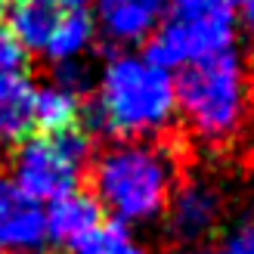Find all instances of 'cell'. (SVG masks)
I'll return each instance as SVG.
<instances>
[{"label":"cell","instance_id":"obj_1","mask_svg":"<svg viewBox=\"0 0 254 254\" xmlns=\"http://www.w3.org/2000/svg\"><path fill=\"white\" fill-rule=\"evenodd\" d=\"M171 71L149 65L143 56H115L106 65L99 93L81 106V124L118 139H139L161 130L174 115Z\"/></svg>","mask_w":254,"mask_h":254},{"label":"cell","instance_id":"obj_2","mask_svg":"<svg viewBox=\"0 0 254 254\" xmlns=\"http://www.w3.org/2000/svg\"><path fill=\"white\" fill-rule=\"evenodd\" d=\"M174 174L177 158L168 143L124 139L106 149L87 168V180L93 186L90 195L99 201V208H109L115 214L112 220L127 223L149 220L168 208L174 192Z\"/></svg>","mask_w":254,"mask_h":254},{"label":"cell","instance_id":"obj_3","mask_svg":"<svg viewBox=\"0 0 254 254\" xmlns=\"http://www.w3.org/2000/svg\"><path fill=\"white\" fill-rule=\"evenodd\" d=\"M90 133L78 124L59 133H31L12 152V180L34 201H53L74 192L90 168Z\"/></svg>","mask_w":254,"mask_h":254},{"label":"cell","instance_id":"obj_4","mask_svg":"<svg viewBox=\"0 0 254 254\" xmlns=\"http://www.w3.org/2000/svg\"><path fill=\"white\" fill-rule=\"evenodd\" d=\"M174 106L201 136L230 133L242 115V68L233 50L192 62L177 74Z\"/></svg>","mask_w":254,"mask_h":254},{"label":"cell","instance_id":"obj_5","mask_svg":"<svg viewBox=\"0 0 254 254\" xmlns=\"http://www.w3.org/2000/svg\"><path fill=\"white\" fill-rule=\"evenodd\" d=\"M47 242V220L41 201L25 195L9 174L0 171V254L37 251Z\"/></svg>","mask_w":254,"mask_h":254},{"label":"cell","instance_id":"obj_6","mask_svg":"<svg viewBox=\"0 0 254 254\" xmlns=\"http://www.w3.org/2000/svg\"><path fill=\"white\" fill-rule=\"evenodd\" d=\"M34 103L37 87L28 71H0V143L19 146L37 130Z\"/></svg>","mask_w":254,"mask_h":254},{"label":"cell","instance_id":"obj_7","mask_svg":"<svg viewBox=\"0 0 254 254\" xmlns=\"http://www.w3.org/2000/svg\"><path fill=\"white\" fill-rule=\"evenodd\" d=\"M44 220H47V239L74 248L87 233H93L103 223V208L90 195V189H74V192L50 201Z\"/></svg>","mask_w":254,"mask_h":254},{"label":"cell","instance_id":"obj_8","mask_svg":"<svg viewBox=\"0 0 254 254\" xmlns=\"http://www.w3.org/2000/svg\"><path fill=\"white\" fill-rule=\"evenodd\" d=\"M62 6H56L53 0H19L6 9V28L16 37V44L22 50H47L50 37H53L56 25L62 19Z\"/></svg>","mask_w":254,"mask_h":254},{"label":"cell","instance_id":"obj_9","mask_svg":"<svg viewBox=\"0 0 254 254\" xmlns=\"http://www.w3.org/2000/svg\"><path fill=\"white\" fill-rule=\"evenodd\" d=\"M168 0H99V16L115 41H139L158 25Z\"/></svg>","mask_w":254,"mask_h":254},{"label":"cell","instance_id":"obj_10","mask_svg":"<svg viewBox=\"0 0 254 254\" xmlns=\"http://www.w3.org/2000/svg\"><path fill=\"white\" fill-rule=\"evenodd\" d=\"M217 217V198L205 186H183L171 201V230L177 239H195L208 233Z\"/></svg>","mask_w":254,"mask_h":254},{"label":"cell","instance_id":"obj_11","mask_svg":"<svg viewBox=\"0 0 254 254\" xmlns=\"http://www.w3.org/2000/svg\"><path fill=\"white\" fill-rule=\"evenodd\" d=\"M81 106H84L81 96L62 90L56 84L41 87L34 103V127H41V133L71 130V127L81 124Z\"/></svg>","mask_w":254,"mask_h":254},{"label":"cell","instance_id":"obj_12","mask_svg":"<svg viewBox=\"0 0 254 254\" xmlns=\"http://www.w3.org/2000/svg\"><path fill=\"white\" fill-rule=\"evenodd\" d=\"M93 41V16L87 9H65L44 53L53 62H71Z\"/></svg>","mask_w":254,"mask_h":254},{"label":"cell","instance_id":"obj_13","mask_svg":"<svg viewBox=\"0 0 254 254\" xmlns=\"http://www.w3.org/2000/svg\"><path fill=\"white\" fill-rule=\"evenodd\" d=\"M74 254H146V251L130 239L124 223L103 220L93 233H87L74 245Z\"/></svg>","mask_w":254,"mask_h":254},{"label":"cell","instance_id":"obj_14","mask_svg":"<svg viewBox=\"0 0 254 254\" xmlns=\"http://www.w3.org/2000/svg\"><path fill=\"white\" fill-rule=\"evenodd\" d=\"M25 65H28V56L16 44V37L9 34L3 16H0V71H25Z\"/></svg>","mask_w":254,"mask_h":254},{"label":"cell","instance_id":"obj_15","mask_svg":"<svg viewBox=\"0 0 254 254\" xmlns=\"http://www.w3.org/2000/svg\"><path fill=\"white\" fill-rule=\"evenodd\" d=\"M223 254H254V226H245L239 230L230 242H226Z\"/></svg>","mask_w":254,"mask_h":254},{"label":"cell","instance_id":"obj_16","mask_svg":"<svg viewBox=\"0 0 254 254\" xmlns=\"http://www.w3.org/2000/svg\"><path fill=\"white\" fill-rule=\"evenodd\" d=\"M56 6H62V9H87V3L90 0H53Z\"/></svg>","mask_w":254,"mask_h":254},{"label":"cell","instance_id":"obj_17","mask_svg":"<svg viewBox=\"0 0 254 254\" xmlns=\"http://www.w3.org/2000/svg\"><path fill=\"white\" fill-rule=\"evenodd\" d=\"M245 9V22H248V28H251V34H254V0H242V3H239Z\"/></svg>","mask_w":254,"mask_h":254},{"label":"cell","instance_id":"obj_18","mask_svg":"<svg viewBox=\"0 0 254 254\" xmlns=\"http://www.w3.org/2000/svg\"><path fill=\"white\" fill-rule=\"evenodd\" d=\"M12 3H19V0H0V16H3V12H6Z\"/></svg>","mask_w":254,"mask_h":254}]
</instances>
